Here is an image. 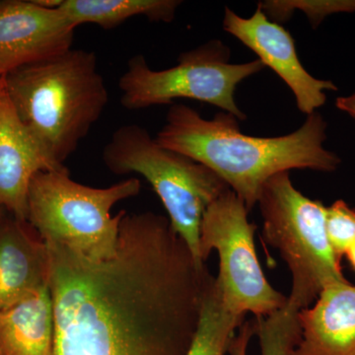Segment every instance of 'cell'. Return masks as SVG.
<instances>
[{
  "label": "cell",
  "mask_w": 355,
  "mask_h": 355,
  "mask_svg": "<svg viewBox=\"0 0 355 355\" xmlns=\"http://www.w3.org/2000/svg\"><path fill=\"white\" fill-rule=\"evenodd\" d=\"M46 245L53 355L187 354L212 275L169 218L125 211L106 260Z\"/></svg>",
  "instance_id": "obj_1"
},
{
  "label": "cell",
  "mask_w": 355,
  "mask_h": 355,
  "mask_svg": "<svg viewBox=\"0 0 355 355\" xmlns=\"http://www.w3.org/2000/svg\"><path fill=\"white\" fill-rule=\"evenodd\" d=\"M238 121L226 112L205 120L186 105L173 104L155 139L218 175L248 211L275 175L292 169L334 172L342 162L324 147L327 123L317 112L296 132L277 137L243 135Z\"/></svg>",
  "instance_id": "obj_2"
},
{
  "label": "cell",
  "mask_w": 355,
  "mask_h": 355,
  "mask_svg": "<svg viewBox=\"0 0 355 355\" xmlns=\"http://www.w3.org/2000/svg\"><path fill=\"white\" fill-rule=\"evenodd\" d=\"M3 78L20 120L58 165L76 153L109 102L94 51L71 49Z\"/></svg>",
  "instance_id": "obj_3"
},
{
  "label": "cell",
  "mask_w": 355,
  "mask_h": 355,
  "mask_svg": "<svg viewBox=\"0 0 355 355\" xmlns=\"http://www.w3.org/2000/svg\"><path fill=\"white\" fill-rule=\"evenodd\" d=\"M139 180H125L108 188H93L72 180L67 167L40 172L28 191L27 221L44 243L69 248L89 260L116 254L121 217L112 209L139 195Z\"/></svg>",
  "instance_id": "obj_4"
},
{
  "label": "cell",
  "mask_w": 355,
  "mask_h": 355,
  "mask_svg": "<svg viewBox=\"0 0 355 355\" xmlns=\"http://www.w3.org/2000/svg\"><path fill=\"white\" fill-rule=\"evenodd\" d=\"M103 162L116 175L139 174L153 187L170 223L196 260L200 254L203 214L229 187L197 161L161 146L146 128L130 123L119 128L102 153Z\"/></svg>",
  "instance_id": "obj_5"
},
{
  "label": "cell",
  "mask_w": 355,
  "mask_h": 355,
  "mask_svg": "<svg viewBox=\"0 0 355 355\" xmlns=\"http://www.w3.org/2000/svg\"><path fill=\"white\" fill-rule=\"evenodd\" d=\"M263 219V237L279 250L291 272L289 302L298 309L310 307L324 286L347 282L342 261L327 235V207L296 190L289 172L270 178L258 200Z\"/></svg>",
  "instance_id": "obj_6"
},
{
  "label": "cell",
  "mask_w": 355,
  "mask_h": 355,
  "mask_svg": "<svg viewBox=\"0 0 355 355\" xmlns=\"http://www.w3.org/2000/svg\"><path fill=\"white\" fill-rule=\"evenodd\" d=\"M229 58L230 51L220 41L182 53L178 64L164 70H154L144 55H135L128 60L127 70L119 79L121 104L135 111L173 105L176 99H191L218 107L238 120H246V114L235 102L236 87L261 71L265 65L259 60L231 64Z\"/></svg>",
  "instance_id": "obj_7"
},
{
  "label": "cell",
  "mask_w": 355,
  "mask_h": 355,
  "mask_svg": "<svg viewBox=\"0 0 355 355\" xmlns=\"http://www.w3.org/2000/svg\"><path fill=\"white\" fill-rule=\"evenodd\" d=\"M247 207L228 189L210 203L200 225V254L203 263L212 250L219 256L216 277L224 303L235 314L268 316L286 305L266 280L254 247L256 226L248 220Z\"/></svg>",
  "instance_id": "obj_8"
},
{
  "label": "cell",
  "mask_w": 355,
  "mask_h": 355,
  "mask_svg": "<svg viewBox=\"0 0 355 355\" xmlns=\"http://www.w3.org/2000/svg\"><path fill=\"white\" fill-rule=\"evenodd\" d=\"M223 29L253 51L265 67L288 85L298 109L307 116L324 105L327 91L338 90L331 81L311 76L299 60L291 35L279 23L268 19L260 6L250 18H243L226 7Z\"/></svg>",
  "instance_id": "obj_9"
},
{
  "label": "cell",
  "mask_w": 355,
  "mask_h": 355,
  "mask_svg": "<svg viewBox=\"0 0 355 355\" xmlns=\"http://www.w3.org/2000/svg\"><path fill=\"white\" fill-rule=\"evenodd\" d=\"M76 28L35 0L0 1V76L71 50Z\"/></svg>",
  "instance_id": "obj_10"
},
{
  "label": "cell",
  "mask_w": 355,
  "mask_h": 355,
  "mask_svg": "<svg viewBox=\"0 0 355 355\" xmlns=\"http://www.w3.org/2000/svg\"><path fill=\"white\" fill-rule=\"evenodd\" d=\"M20 120L0 78V207L27 221L28 191L40 172L62 169Z\"/></svg>",
  "instance_id": "obj_11"
},
{
  "label": "cell",
  "mask_w": 355,
  "mask_h": 355,
  "mask_svg": "<svg viewBox=\"0 0 355 355\" xmlns=\"http://www.w3.org/2000/svg\"><path fill=\"white\" fill-rule=\"evenodd\" d=\"M48 247L29 222L4 210L0 217V310L46 288Z\"/></svg>",
  "instance_id": "obj_12"
},
{
  "label": "cell",
  "mask_w": 355,
  "mask_h": 355,
  "mask_svg": "<svg viewBox=\"0 0 355 355\" xmlns=\"http://www.w3.org/2000/svg\"><path fill=\"white\" fill-rule=\"evenodd\" d=\"M300 340L291 355H355V286H324L314 305L299 311Z\"/></svg>",
  "instance_id": "obj_13"
},
{
  "label": "cell",
  "mask_w": 355,
  "mask_h": 355,
  "mask_svg": "<svg viewBox=\"0 0 355 355\" xmlns=\"http://www.w3.org/2000/svg\"><path fill=\"white\" fill-rule=\"evenodd\" d=\"M53 338L49 287L0 310V355H53Z\"/></svg>",
  "instance_id": "obj_14"
},
{
  "label": "cell",
  "mask_w": 355,
  "mask_h": 355,
  "mask_svg": "<svg viewBox=\"0 0 355 355\" xmlns=\"http://www.w3.org/2000/svg\"><path fill=\"white\" fill-rule=\"evenodd\" d=\"M181 3L178 0H62L60 9L76 28L95 24L112 30L137 16L172 22Z\"/></svg>",
  "instance_id": "obj_15"
},
{
  "label": "cell",
  "mask_w": 355,
  "mask_h": 355,
  "mask_svg": "<svg viewBox=\"0 0 355 355\" xmlns=\"http://www.w3.org/2000/svg\"><path fill=\"white\" fill-rule=\"evenodd\" d=\"M243 323L244 316L228 309L216 277H212L203 295L197 331L186 355H225L236 329Z\"/></svg>",
  "instance_id": "obj_16"
},
{
  "label": "cell",
  "mask_w": 355,
  "mask_h": 355,
  "mask_svg": "<svg viewBox=\"0 0 355 355\" xmlns=\"http://www.w3.org/2000/svg\"><path fill=\"white\" fill-rule=\"evenodd\" d=\"M299 311L287 299L286 305L272 314L256 317V336L260 343L261 355H291L300 340Z\"/></svg>",
  "instance_id": "obj_17"
},
{
  "label": "cell",
  "mask_w": 355,
  "mask_h": 355,
  "mask_svg": "<svg viewBox=\"0 0 355 355\" xmlns=\"http://www.w3.org/2000/svg\"><path fill=\"white\" fill-rule=\"evenodd\" d=\"M326 229L334 253L342 261L355 243V209L342 200H336L327 207Z\"/></svg>",
  "instance_id": "obj_18"
},
{
  "label": "cell",
  "mask_w": 355,
  "mask_h": 355,
  "mask_svg": "<svg viewBox=\"0 0 355 355\" xmlns=\"http://www.w3.org/2000/svg\"><path fill=\"white\" fill-rule=\"evenodd\" d=\"M303 10L309 16L311 22L316 27L329 14L338 12H355L354 1H316L299 2Z\"/></svg>",
  "instance_id": "obj_19"
},
{
  "label": "cell",
  "mask_w": 355,
  "mask_h": 355,
  "mask_svg": "<svg viewBox=\"0 0 355 355\" xmlns=\"http://www.w3.org/2000/svg\"><path fill=\"white\" fill-rule=\"evenodd\" d=\"M256 336V324L254 321L244 322L240 327L239 333L231 343L229 352L231 355H248V347L252 336Z\"/></svg>",
  "instance_id": "obj_20"
},
{
  "label": "cell",
  "mask_w": 355,
  "mask_h": 355,
  "mask_svg": "<svg viewBox=\"0 0 355 355\" xmlns=\"http://www.w3.org/2000/svg\"><path fill=\"white\" fill-rule=\"evenodd\" d=\"M336 108L355 119V92L347 97H338L336 102Z\"/></svg>",
  "instance_id": "obj_21"
},
{
  "label": "cell",
  "mask_w": 355,
  "mask_h": 355,
  "mask_svg": "<svg viewBox=\"0 0 355 355\" xmlns=\"http://www.w3.org/2000/svg\"><path fill=\"white\" fill-rule=\"evenodd\" d=\"M345 256L347 257V260H349L350 265H352L355 272V243L347 249Z\"/></svg>",
  "instance_id": "obj_22"
},
{
  "label": "cell",
  "mask_w": 355,
  "mask_h": 355,
  "mask_svg": "<svg viewBox=\"0 0 355 355\" xmlns=\"http://www.w3.org/2000/svg\"><path fill=\"white\" fill-rule=\"evenodd\" d=\"M4 209H2L1 207H0V217H1L2 214H3Z\"/></svg>",
  "instance_id": "obj_23"
},
{
  "label": "cell",
  "mask_w": 355,
  "mask_h": 355,
  "mask_svg": "<svg viewBox=\"0 0 355 355\" xmlns=\"http://www.w3.org/2000/svg\"><path fill=\"white\" fill-rule=\"evenodd\" d=\"M0 78H1V76H0Z\"/></svg>",
  "instance_id": "obj_24"
}]
</instances>
